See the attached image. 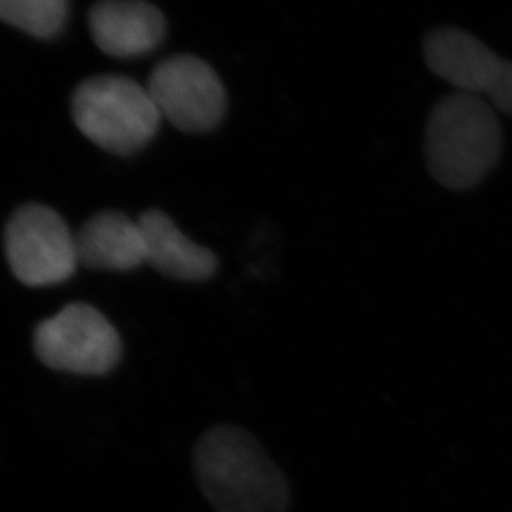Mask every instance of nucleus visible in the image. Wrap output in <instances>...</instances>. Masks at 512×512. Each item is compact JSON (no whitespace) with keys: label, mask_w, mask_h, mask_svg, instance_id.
<instances>
[{"label":"nucleus","mask_w":512,"mask_h":512,"mask_svg":"<svg viewBox=\"0 0 512 512\" xmlns=\"http://www.w3.org/2000/svg\"><path fill=\"white\" fill-rule=\"evenodd\" d=\"M195 474L203 496L217 512H286L285 476L252 434L218 426L195 448Z\"/></svg>","instance_id":"nucleus-1"},{"label":"nucleus","mask_w":512,"mask_h":512,"mask_svg":"<svg viewBox=\"0 0 512 512\" xmlns=\"http://www.w3.org/2000/svg\"><path fill=\"white\" fill-rule=\"evenodd\" d=\"M424 153L429 172L443 187H474L501 153V127L493 105L461 92L439 100L426 124Z\"/></svg>","instance_id":"nucleus-2"},{"label":"nucleus","mask_w":512,"mask_h":512,"mask_svg":"<svg viewBox=\"0 0 512 512\" xmlns=\"http://www.w3.org/2000/svg\"><path fill=\"white\" fill-rule=\"evenodd\" d=\"M72 117L90 142L117 155L142 150L163 120L147 85L120 75L82 82L72 95Z\"/></svg>","instance_id":"nucleus-3"},{"label":"nucleus","mask_w":512,"mask_h":512,"mask_svg":"<svg viewBox=\"0 0 512 512\" xmlns=\"http://www.w3.org/2000/svg\"><path fill=\"white\" fill-rule=\"evenodd\" d=\"M10 270L29 286L57 285L79 265L77 242L59 213L29 203L10 217L5 228Z\"/></svg>","instance_id":"nucleus-4"},{"label":"nucleus","mask_w":512,"mask_h":512,"mask_svg":"<svg viewBox=\"0 0 512 512\" xmlns=\"http://www.w3.org/2000/svg\"><path fill=\"white\" fill-rule=\"evenodd\" d=\"M35 353L49 368L75 375H102L120 353V336L100 311L84 303L65 306L42 321L34 336Z\"/></svg>","instance_id":"nucleus-5"},{"label":"nucleus","mask_w":512,"mask_h":512,"mask_svg":"<svg viewBox=\"0 0 512 512\" xmlns=\"http://www.w3.org/2000/svg\"><path fill=\"white\" fill-rule=\"evenodd\" d=\"M147 89L162 119L182 132H210L227 112L222 80L195 55H173L160 62L148 77Z\"/></svg>","instance_id":"nucleus-6"},{"label":"nucleus","mask_w":512,"mask_h":512,"mask_svg":"<svg viewBox=\"0 0 512 512\" xmlns=\"http://www.w3.org/2000/svg\"><path fill=\"white\" fill-rule=\"evenodd\" d=\"M424 59L433 74L461 94L486 97L494 109L512 114V62L474 35L451 27L434 30L424 42Z\"/></svg>","instance_id":"nucleus-7"},{"label":"nucleus","mask_w":512,"mask_h":512,"mask_svg":"<svg viewBox=\"0 0 512 512\" xmlns=\"http://www.w3.org/2000/svg\"><path fill=\"white\" fill-rule=\"evenodd\" d=\"M89 25L95 45L115 59L150 54L167 27L162 12L145 0H99L90 10Z\"/></svg>","instance_id":"nucleus-8"},{"label":"nucleus","mask_w":512,"mask_h":512,"mask_svg":"<svg viewBox=\"0 0 512 512\" xmlns=\"http://www.w3.org/2000/svg\"><path fill=\"white\" fill-rule=\"evenodd\" d=\"M138 223L147 263L162 275L173 280L202 281L217 271V256L185 237L167 213L148 210Z\"/></svg>","instance_id":"nucleus-9"},{"label":"nucleus","mask_w":512,"mask_h":512,"mask_svg":"<svg viewBox=\"0 0 512 512\" xmlns=\"http://www.w3.org/2000/svg\"><path fill=\"white\" fill-rule=\"evenodd\" d=\"M79 263L95 270L127 271L147 263L140 223L119 212L97 213L75 235Z\"/></svg>","instance_id":"nucleus-10"},{"label":"nucleus","mask_w":512,"mask_h":512,"mask_svg":"<svg viewBox=\"0 0 512 512\" xmlns=\"http://www.w3.org/2000/svg\"><path fill=\"white\" fill-rule=\"evenodd\" d=\"M69 0H0V20L37 39H50L64 29Z\"/></svg>","instance_id":"nucleus-11"}]
</instances>
